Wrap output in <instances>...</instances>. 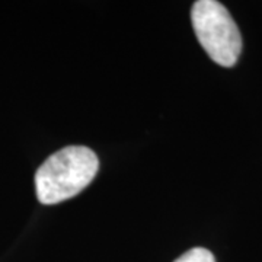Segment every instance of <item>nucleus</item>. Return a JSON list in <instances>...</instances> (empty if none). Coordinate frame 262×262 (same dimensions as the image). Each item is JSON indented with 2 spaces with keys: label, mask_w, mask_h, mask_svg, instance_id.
<instances>
[{
  "label": "nucleus",
  "mask_w": 262,
  "mask_h": 262,
  "mask_svg": "<svg viewBox=\"0 0 262 262\" xmlns=\"http://www.w3.org/2000/svg\"><path fill=\"white\" fill-rule=\"evenodd\" d=\"M98 169V156L89 147L67 146L58 150L35 173L38 201L51 206L73 198L92 182Z\"/></svg>",
  "instance_id": "1"
},
{
  "label": "nucleus",
  "mask_w": 262,
  "mask_h": 262,
  "mask_svg": "<svg viewBox=\"0 0 262 262\" xmlns=\"http://www.w3.org/2000/svg\"><path fill=\"white\" fill-rule=\"evenodd\" d=\"M191 22L201 47L222 67H233L242 53V35L229 10L215 0H198Z\"/></svg>",
  "instance_id": "2"
},
{
  "label": "nucleus",
  "mask_w": 262,
  "mask_h": 262,
  "mask_svg": "<svg viewBox=\"0 0 262 262\" xmlns=\"http://www.w3.org/2000/svg\"><path fill=\"white\" fill-rule=\"evenodd\" d=\"M175 262H215L214 255L206 248H192L181 255Z\"/></svg>",
  "instance_id": "3"
}]
</instances>
